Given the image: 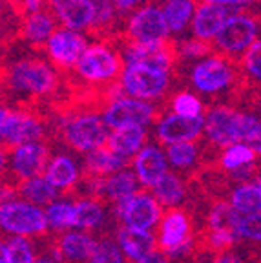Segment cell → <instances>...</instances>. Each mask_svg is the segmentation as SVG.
<instances>
[{"label":"cell","mask_w":261,"mask_h":263,"mask_svg":"<svg viewBox=\"0 0 261 263\" xmlns=\"http://www.w3.org/2000/svg\"><path fill=\"white\" fill-rule=\"evenodd\" d=\"M232 15L230 8L221 4H212V2H197L196 13L192 18V37L199 39L204 42H212L219 29L223 28L225 21Z\"/></svg>","instance_id":"17"},{"label":"cell","mask_w":261,"mask_h":263,"mask_svg":"<svg viewBox=\"0 0 261 263\" xmlns=\"http://www.w3.org/2000/svg\"><path fill=\"white\" fill-rule=\"evenodd\" d=\"M46 179L49 181V185L55 186L57 192L62 197L73 199L75 189L81 179V170H79L77 163L71 156L68 154H57L48 164L46 170Z\"/></svg>","instance_id":"19"},{"label":"cell","mask_w":261,"mask_h":263,"mask_svg":"<svg viewBox=\"0 0 261 263\" xmlns=\"http://www.w3.org/2000/svg\"><path fill=\"white\" fill-rule=\"evenodd\" d=\"M15 6L18 15L24 18L26 15H31V13L42 11V9L48 8V0H16Z\"/></svg>","instance_id":"36"},{"label":"cell","mask_w":261,"mask_h":263,"mask_svg":"<svg viewBox=\"0 0 261 263\" xmlns=\"http://www.w3.org/2000/svg\"><path fill=\"white\" fill-rule=\"evenodd\" d=\"M8 252L9 263H33L35 252H33L31 241L21 238V236H8Z\"/></svg>","instance_id":"35"},{"label":"cell","mask_w":261,"mask_h":263,"mask_svg":"<svg viewBox=\"0 0 261 263\" xmlns=\"http://www.w3.org/2000/svg\"><path fill=\"white\" fill-rule=\"evenodd\" d=\"M110 128L102 115L88 110H68L53 115V146L68 148L71 152L88 154L104 146L110 137Z\"/></svg>","instance_id":"2"},{"label":"cell","mask_w":261,"mask_h":263,"mask_svg":"<svg viewBox=\"0 0 261 263\" xmlns=\"http://www.w3.org/2000/svg\"><path fill=\"white\" fill-rule=\"evenodd\" d=\"M88 39L82 33L71 31V29L59 28L57 31L49 37V41L46 42L44 51L48 55L49 64L53 66L55 70L61 75H68L73 71V68L77 66L81 55L84 53V49L88 48Z\"/></svg>","instance_id":"9"},{"label":"cell","mask_w":261,"mask_h":263,"mask_svg":"<svg viewBox=\"0 0 261 263\" xmlns=\"http://www.w3.org/2000/svg\"><path fill=\"white\" fill-rule=\"evenodd\" d=\"M259 2H261V0H259Z\"/></svg>","instance_id":"45"},{"label":"cell","mask_w":261,"mask_h":263,"mask_svg":"<svg viewBox=\"0 0 261 263\" xmlns=\"http://www.w3.org/2000/svg\"><path fill=\"white\" fill-rule=\"evenodd\" d=\"M177 77L174 71H164L146 64H126L121 75V88L124 95L146 103H166L177 90Z\"/></svg>","instance_id":"5"},{"label":"cell","mask_w":261,"mask_h":263,"mask_svg":"<svg viewBox=\"0 0 261 263\" xmlns=\"http://www.w3.org/2000/svg\"><path fill=\"white\" fill-rule=\"evenodd\" d=\"M201 2H212V4H221V6H234V8H243V6H249L256 0H201Z\"/></svg>","instance_id":"40"},{"label":"cell","mask_w":261,"mask_h":263,"mask_svg":"<svg viewBox=\"0 0 261 263\" xmlns=\"http://www.w3.org/2000/svg\"><path fill=\"white\" fill-rule=\"evenodd\" d=\"M152 0H115V8H117L119 15L123 18H128L132 13H135L139 8L150 4Z\"/></svg>","instance_id":"37"},{"label":"cell","mask_w":261,"mask_h":263,"mask_svg":"<svg viewBox=\"0 0 261 263\" xmlns=\"http://www.w3.org/2000/svg\"><path fill=\"white\" fill-rule=\"evenodd\" d=\"M9 172V154L0 146V179Z\"/></svg>","instance_id":"42"},{"label":"cell","mask_w":261,"mask_h":263,"mask_svg":"<svg viewBox=\"0 0 261 263\" xmlns=\"http://www.w3.org/2000/svg\"><path fill=\"white\" fill-rule=\"evenodd\" d=\"M61 194L55 186L49 185L46 177H37V179L22 181L18 185V197L33 206H49Z\"/></svg>","instance_id":"27"},{"label":"cell","mask_w":261,"mask_h":263,"mask_svg":"<svg viewBox=\"0 0 261 263\" xmlns=\"http://www.w3.org/2000/svg\"><path fill=\"white\" fill-rule=\"evenodd\" d=\"M176 77L177 81H187L196 95L208 99L210 101L208 106L216 104L232 106L239 90L245 84L237 62L217 51L201 61L177 64Z\"/></svg>","instance_id":"1"},{"label":"cell","mask_w":261,"mask_h":263,"mask_svg":"<svg viewBox=\"0 0 261 263\" xmlns=\"http://www.w3.org/2000/svg\"><path fill=\"white\" fill-rule=\"evenodd\" d=\"M199 0H164L161 6L164 21H166L168 31L172 37L183 35L188 24H192L194 13H196Z\"/></svg>","instance_id":"25"},{"label":"cell","mask_w":261,"mask_h":263,"mask_svg":"<svg viewBox=\"0 0 261 263\" xmlns=\"http://www.w3.org/2000/svg\"><path fill=\"white\" fill-rule=\"evenodd\" d=\"M48 8L62 28L71 31H90L95 21L94 0H48Z\"/></svg>","instance_id":"15"},{"label":"cell","mask_w":261,"mask_h":263,"mask_svg":"<svg viewBox=\"0 0 261 263\" xmlns=\"http://www.w3.org/2000/svg\"><path fill=\"white\" fill-rule=\"evenodd\" d=\"M9 114H11V108H9V106H0V146H2V143H4L6 126H8Z\"/></svg>","instance_id":"39"},{"label":"cell","mask_w":261,"mask_h":263,"mask_svg":"<svg viewBox=\"0 0 261 263\" xmlns=\"http://www.w3.org/2000/svg\"><path fill=\"white\" fill-rule=\"evenodd\" d=\"M172 263H187V261H172Z\"/></svg>","instance_id":"44"},{"label":"cell","mask_w":261,"mask_h":263,"mask_svg":"<svg viewBox=\"0 0 261 263\" xmlns=\"http://www.w3.org/2000/svg\"><path fill=\"white\" fill-rule=\"evenodd\" d=\"M212 263H247V261H245V258L241 256V252L237 251V249H234V251H230V252L216 256V258L212 259Z\"/></svg>","instance_id":"38"},{"label":"cell","mask_w":261,"mask_h":263,"mask_svg":"<svg viewBox=\"0 0 261 263\" xmlns=\"http://www.w3.org/2000/svg\"><path fill=\"white\" fill-rule=\"evenodd\" d=\"M163 216V206L146 189H139L134 196L128 197L126 209L123 214V225L139 230H150L157 227Z\"/></svg>","instance_id":"14"},{"label":"cell","mask_w":261,"mask_h":263,"mask_svg":"<svg viewBox=\"0 0 261 263\" xmlns=\"http://www.w3.org/2000/svg\"><path fill=\"white\" fill-rule=\"evenodd\" d=\"M172 37L168 31L166 21H164L161 6L155 2L139 8L135 13H132L124 22V28L117 39L119 48L124 44H141V42H154L164 41Z\"/></svg>","instance_id":"8"},{"label":"cell","mask_w":261,"mask_h":263,"mask_svg":"<svg viewBox=\"0 0 261 263\" xmlns=\"http://www.w3.org/2000/svg\"><path fill=\"white\" fill-rule=\"evenodd\" d=\"M256 161L257 156L250 146H247V144H234V146L221 152L216 166L223 170V172H234V170L249 166V164L256 163Z\"/></svg>","instance_id":"30"},{"label":"cell","mask_w":261,"mask_h":263,"mask_svg":"<svg viewBox=\"0 0 261 263\" xmlns=\"http://www.w3.org/2000/svg\"><path fill=\"white\" fill-rule=\"evenodd\" d=\"M134 166H135V176H137L139 183L143 185V189L152 190L161 177L168 172L166 166V156L163 150L154 144H146V146L134 157Z\"/></svg>","instance_id":"21"},{"label":"cell","mask_w":261,"mask_h":263,"mask_svg":"<svg viewBox=\"0 0 261 263\" xmlns=\"http://www.w3.org/2000/svg\"><path fill=\"white\" fill-rule=\"evenodd\" d=\"M241 77L252 86H261V39H257L237 61Z\"/></svg>","instance_id":"31"},{"label":"cell","mask_w":261,"mask_h":263,"mask_svg":"<svg viewBox=\"0 0 261 263\" xmlns=\"http://www.w3.org/2000/svg\"><path fill=\"white\" fill-rule=\"evenodd\" d=\"M155 251L172 254L183 243L194 238V221L187 209H166L155 230Z\"/></svg>","instance_id":"11"},{"label":"cell","mask_w":261,"mask_h":263,"mask_svg":"<svg viewBox=\"0 0 261 263\" xmlns=\"http://www.w3.org/2000/svg\"><path fill=\"white\" fill-rule=\"evenodd\" d=\"M177 41V64H188L214 53L212 42H204L194 37L176 39Z\"/></svg>","instance_id":"32"},{"label":"cell","mask_w":261,"mask_h":263,"mask_svg":"<svg viewBox=\"0 0 261 263\" xmlns=\"http://www.w3.org/2000/svg\"><path fill=\"white\" fill-rule=\"evenodd\" d=\"M134 163V159H126L121 157L117 154L110 152L106 146H101L97 150L84 154L82 159V168H81V177L86 179H99V177H106L111 174H117L124 168H130V164Z\"/></svg>","instance_id":"20"},{"label":"cell","mask_w":261,"mask_h":263,"mask_svg":"<svg viewBox=\"0 0 261 263\" xmlns=\"http://www.w3.org/2000/svg\"><path fill=\"white\" fill-rule=\"evenodd\" d=\"M46 218H48L49 230H75V205L71 203H53L46 210Z\"/></svg>","instance_id":"33"},{"label":"cell","mask_w":261,"mask_h":263,"mask_svg":"<svg viewBox=\"0 0 261 263\" xmlns=\"http://www.w3.org/2000/svg\"><path fill=\"white\" fill-rule=\"evenodd\" d=\"M261 31V6L259 9L236 8L232 15L225 21L223 28L212 41L214 51L225 55V57L239 61L241 55L257 41Z\"/></svg>","instance_id":"4"},{"label":"cell","mask_w":261,"mask_h":263,"mask_svg":"<svg viewBox=\"0 0 261 263\" xmlns=\"http://www.w3.org/2000/svg\"><path fill=\"white\" fill-rule=\"evenodd\" d=\"M57 26L59 21L51 13V9L46 8L42 11L26 15L22 18L21 37L24 39L26 44H29L37 53H41L42 49H44L46 42L49 41V37L59 29Z\"/></svg>","instance_id":"18"},{"label":"cell","mask_w":261,"mask_h":263,"mask_svg":"<svg viewBox=\"0 0 261 263\" xmlns=\"http://www.w3.org/2000/svg\"><path fill=\"white\" fill-rule=\"evenodd\" d=\"M168 110H170V114L194 119V117H203L208 106L192 90H176L168 99Z\"/></svg>","instance_id":"28"},{"label":"cell","mask_w":261,"mask_h":263,"mask_svg":"<svg viewBox=\"0 0 261 263\" xmlns=\"http://www.w3.org/2000/svg\"><path fill=\"white\" fill-rule=\"evenodd\" d=\"M64 263L90 261L97 249V239L79 230H49Z\"/></svg>","instance_id":"16"},{"label":"cell","mask_w":261,"mask_h":263,"mask_svg":"<svg viewBox=\"0 0 261 263\" xmlns=\"http://www.w3.org/2000/svg\"><path fill=\"white\" fill-rule=\"evenodd\" d=\"M150 192L159 201V205L166 206V209H177V206L187 209L188 201H190L187 183L176 172H170V170L161 177V181Z\"/></svg>","instance_id":"24"},{"label":"cell","mask_w":261,"mask_h":263,"mask_svg":"<svg viewBox=\"0 0 261 263\" xmlns=\"http://www.w3.org/2000/svg\"><path fill=\"white\" fill-rule=\"evenodd\" d=\"M168 111H170L168 101L166 103H146V101L123 95L108 104L101 115L108 128L117 130L123 126H148L152 123H157Z\"/></svg>","instance_id":"6"},{"label":"cell","mask_w":261,"mask_h":263,"mask_svg":"<svg viewBox=\"0 0 261 263\" xmlns=\"http://www.w3.org/2000/svg\"><path fill=\"white\" fill-rule=\"evenodd\" d=\"M257 123V115L237 110L229 104L208 106L204 114L203 141L208 146L223 152L234 144L245 143Z\"/></svg>","instance_id":"3"},{"label":"cell","mask_w":261,"mask_h":263,"mask_svg":"<svg viewBox=\"0 0 261 263\" xmlns=\"http://www.w3.org/2000/svg\"><path fill=\"white\" fill-rule=\"evenodd\" d=\"M229 203L241 214V216L261 212L259 185H257V183H243V185L234 186V190L229 196Z\"/></svg>","instance_id":"29"},{"label":"cell","mask_w":261,"mask_h":263,"mask_svg":"<svg viewBox=\"0 0 261 263\" xmlns=\"http://www.w3.org/2000/svg\"><path fill=\"white\" fill-rule=\"evenodd\" d=\"M53 148L46 143H29L15 148L9 156V172L18 181L37 179L48 170Z\"/></svg>","instance_id":"12"},{"label":"cell","mask_w":261,"mask_h":263,"mask_svg":"<svg viewBox=\"0 0 261 263\" xmlns=\"http://www.w3.org/2000/svg\"><path fill=\"white\" fill-rule=\"evenodd\" d=\"M121 53L126 64H146L164 71H174L177 68V41L168 37L164 41L141 42V44L121 46Z\"/></svg>","instance_id":"10"},{"label":"cell","mask_w":261,"mask_h":263,"mask_svg":"<svg viewBox=\"0 0 261 263\" xmlns=\"http://www.w3.org/2000/svg\"><path fill=\"white\" fill-rule=\"evenodd\" d=\"M137 263H170V259H168L166 254H163V252L154 251L152 254H148L146 258H143L141 261H137Z\"/></svg>","instance_id":"41"},{"label":"cell","mask_w":261,"mask_h":263,"mask_svg":"<svg viewBox=\"0 0 261 263\" xmlns=\"http://www.w3.org/2000/svg\"><path fill=\"white\" fill-rule=\"evenodd\" d=\"M75 230H95L101 234V227L110 221V210L94 199H77L75 201Z\"/></svg>","instance_id":"26"},{"label":"cell","mask_w":261,"mask_h":263,"mask_svg":"<svg viewBox=\"0 0 261 263\" xmlns=\"http://www.w3.org/2000/svg\"><path fill=\"white\" fill-rule=\"evenodd\" d=\"M88 263H126L123 258V252L115 243L114 236H104L97 241L94 256Z\"/></svg>","instance_id":"34"},{"label":"cell","mask_w":261,"mask_h":263,"mask_svg":"<svg viewBox=\"0 0 261 263\" xmlns=\"http://www.w3.org/2000/svg\"><path fill=\"white\" fill-rule=\"evenodd\" d=\"M115 236H117L119 249L126 256V263H137L155 251V238L148 230L121 225Z\"/></svg>","instance_id":"23"},{"label":"cell","mask_w":261,"mask_h":263,"mask_svg":"<svg viewBox=\"0 0 261 263\" xmlns=\"http://www.w3.org/2000/svg\"><path fill=\"white\" fill-rule=\"evenodd\" d=\"M148 139H150L148 126H123L111 132L104 146L117 156L134 159L146 146Z\"/></svg>","instance_id":"22"},{"label":"cell","mask_w":261,"mask_h":263,"mask_svg":"<svg viewBox=\"0 0 261 263\" xmlns=\"http://www.w3.org/2000/svg\"><path fill=\"white\" fill-rule=\"evenodd\" d=\"M0 234L21 238H42L49 234L46 212L26 201H11L0 206Z\"/></svg>","instance_id":"7"},{"label":"cell","mask_w":261,"mask_h":263,"mask_svg":"<svg viewBox=\"0 0 261 263\" xmlns=\"http://www.w3.org/2000/svg\"><path fill=\"white\" fill-rule=\"evenodd\" d=\"M204 128V115L203 117H181V115L168 111L164 117H161L155 123L154 137L161 146H170L177 143H192L201 139Z\"/></svg>","instance_id":"13"},{"label":"cell","mask_w":261,"mask_h":263,"mask_svg":"<svg viewBox=\"0 0 261 263\" xmlns=\"http://www.w3.org/2000/svg\"><path fill=\"white\" fill-rule=\"evenodd\" d=\"M257 185H259V189H261V174H259V177H257Z\"/></svg>","instance_id":"43"}]
</instances>
